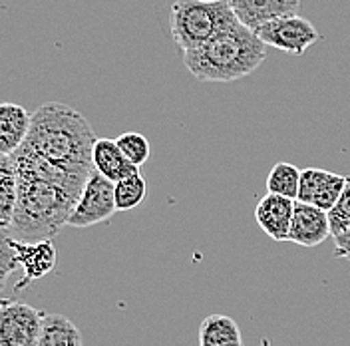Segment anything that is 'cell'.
<instances>
[{"mask_svg": "<svg viewBox=\"0 0 350 346\" xmlns=\"http://www.w3.org/2000/svg\"><path fill=\"white\" fill-rule=\"evenodd\" d=\"M96 142L94 128L78 109L62 102H48L32 114L28 137L18 152L88 179L94 170Z\"/></svg>", "mask_w": 350, "mask_h": 346, "instance_id": "cell-1", "label": "cell"}, {"mask_svg": "<svg viewBox=\"0 0 350 346\" xmlns=\"http://www.w3.org/2000/svg\"><path fill=\"white\" fill-rule=\"evenodd\" d=\"M18 175V201L6 235L18 241H52L70 221L80 197L12 157Z\"/></svg>", "mask_w": 350, "mask_h": 346, "instance_id": "cell-2", "label": "cell"}, {"mask_svg": "<svg viewBox=\"0 0 350 346\" xmlns=\"http://www.w3.org/2000/svg\"><path fill=\"white\" fill-rule=\"evenodd\" d=\"M267 56V44L237 22L189 52H183V64L201 82H235L253 74Z\"/></svg>", "mask_w": 350, "mask_h": 346, "instance_id": "cell-3", "label": "cell"}, {"mask_svg": "<svg viewBox=\"0 0 350 346\" xmlns=\"http://www.w3.org/2000/svg\"><path fill=\"white\" fill-rule=\"evenodd\" d=\"M170 22L175 44L181 48V52H189L233 28L239 21L229 0H175Z\"/></svg>", "mask_w": 350, "mask_h": 346, "instance_id": "cell-4", "label": "cell"}, {"mask_svg": "<svg viewBox=\"0 0 350 346\" xmlns=\"http://www.w3.org/2000/svg\"><path fill=\"white\" fill-rule=\"evenodd\" d=\"M113 213H118L113 183L102 173L92 170L84 185V191L70 215L68 227L86 229L98 223H106L113 217Z\"/></svg>", "mask_w": 350, "mask_h": 346, "instance_id": "cell-5", "label": "cell"}, {"mask_svg": "<svg viewBox=\"0 0 350 346\" xmlns=\"http://www.w3.org/2000/svg\"><path fill=\"white\" fill-rule=\"evenodd\" d=\"M46 312L26 303L2 299L0 346H36L42 334Z\"/></svg>", "mask_w": 350, "mask_h": 346, "instance_id": "cell-6", "label": "cell"}, {"mask_svg": "<svg viewBox=\"0 0 350 346\" xmlns=\"http://www.w3.org/2000/svg\"><path fill=\"white\" fill-rule=\"evenodd\" d=\"M255 34L267 46H273V48L286 52V54H293V56H303L306 50L321 38V34L312 26V22L299 16V14L267 22L261 28L255 30Z\"/></svg>", "mask_w": 350, "mask_h": 346, "instance_id": "cell-7", "label": "cell"}, {"mask_svg": "<svg viewBox=\"0 0 350 346\" xmlns=\"http://www.w3.org/2000/svg\"><path fill=\"white\" fill-rule=\"evenodd\" d=\"M14 259L22 267L24 277L14 284V291H22L34 281H40L56 267V247L52 241H18L10 237Z\"/></svg>", "mask_w": 350, "mask_h": 346, "instance_id": "cell-8", "label": "cell"}, {"mask_svg": "<svg viewBox=\"0 0 350 346\" xmlns=\"http://www.w3.org/2000/svg\"><path fill=\"white\" fill-rule=\"evenodd\" d=\"M345 185H347L345 175L327 172L321 168H306L301 175V189L297 201L314 205L328 213L345 191Z\"/></svg>", "mask_w": 350, "mask_h": 346, "instance_id": "cell-9", "label": "cell"}, {"mask_svg": "<svg viewBox=\"0 0 350 346\" xmlns=\"http://www.w3.org/2000/svg\"><path fill=\"white\" fill-rule=\"evenodd\" d=\"M328 237H332V233H330V221H328L327 211L314 205L295 201V213H293L288 241L301 247H317L325 243Z\"/></svg>", "mask_w": 350, "mask_h": 346, "instance_id": "cell-10", "label": "cell"}, {"mask_svg": "<svg viewBox=\"0 0 350 346\" xmlns=\"http://www.w3.org/2000/svg\"><path fill=\"white\" fill-rule=\"evenodd\" d=\"M301 2L303 0H229L237 21L253 32L267 22L295 16Z\"/></svg>", "mask_w": 350, "mask_h": 346, "instance_id": "cell-11", "label": "cell"}, {"mask_svg": "<svg viewBox=\"0 0 350 346\" xmlns=\"http://www.w3.org/2000/svg\"><path fill=\"white\" fill-rule=\"evenodd\" d=\"M293 213H295V201L281 195L267 194L255 207V219L262 233L279 243L288 241Z\"/></svg>", "mask_w": 350, "mask_h": 346, "instance_id": "cell-12", "label": "cell"}, {"mask_svg": "<svg viewBox=\"0 0 350 346\" xmlns=\"http://www.w3.org/2000/svg\"><path fill=\"white\" fill-rule=\"evenodd\" d=\"M32 126V114L12 104L2 102L0 104V153L12 155L21 150L28 137V131Z\"/></svg>", "mask_w": 350, "mask_h": 346, "instance_id": "cell-13", "label": "cell"}, {"mask_svg": "<svg viewBox=\"0 0 350 346\" xmlns=\"http://www.w3.org/2000/svg\"><path fill=\"white\" fill-rule=\"evenodd\" d=\"M92 165L98 173H102L111 183H118L130 175L139 173V168H135L130 159L120 150L116 139L102 137L96 142L92 152Z\"/></svg>", "mask_w": 350, "mask_h": 346, "instance_id": "cell-14", "label": "cell"}, {"mask_svg": "<svg viewBox=\"0 0 350 346\" xmlns=\"http://www.w3.org/2000/svg\"><path fill=\"white\" fill-rule=\"evenodd\" d=\"M199 346H243L239 325L227 315H209L199 326Z\"/></svg>", "mask_w": 350, "mask_h": 346, "instance_id": "cell-15", "label": "cell"}, {"mask_svg": "<svg viewBox=\"0 0 350 346\" xmlns=\"http://www.w3.org/2000/svg\"><path fill=\"white\" fill-rule=\"evenodd\" d=\"M18 201V175L12 155L0 157V225L6 233Z\"/></svg>", "mask_w": 350, "mask_h": 346, "instance_id": "cell-16", "label": "cell"}, {"mask_svg": "<svg viewBox=\"0 0 350 346\" xmlns=\"http://www.w3.org/2000/svg\"><path fill=\"white\" fill-rule=\"evenodd\" d=\"M36 346H82V334L68 317L46 312L42 334Z\"/></svg>", "mask_w": 350, "mask_h": 346, "instance_id": "cell-17", "label": "cell"}, {"mask_svg": "<svg viewBox=\"0 0 350 346\" xmlns=\"http://www.w3.org/2000/svg\"><path fill=\"white\" fill-rule=\"evenodd\" d=\"M301 175L303 172L286 161H279L273 165V170L267 175V194L281 195L286 199L297 201L299 199V189H301Z\"/></svg>", "mask_w": 350, "mask_h": 346, "instance_id": "cell-18", "label": "cell"}, {"mask_svg": "<svg viewBox=\"0 0 350 346\" xmlns=\"http://www.w3.org/2000/svg\"><path fill=\"white\" fill-rule=\"evenodd\" d=\"M113 194H116L118 213L131 211V209L139 207L146 201V195H148L146 177L142 173H135V175H130V177L113 183Z\"/></svg>", "mask_w": 350, "mask_h": 346, "instance_id": "cell-19", "label": "cell"}, {"mask_svg": "<svg viewBox=\"0 0 350 346\" xmlns=\"http://www.w3.org/2000/svg\"><path fill=\"white\" fill-rule=\"evenodd\" d=\"M116 142H118V146L124 152V155L130 159L135 168H142L150 159L152 148H150V142H148V137L144 133H139V131H124Z\"/></svg>", "mask_w": 350, "mask_h": 346, "instance_id": "cell-20", "label": "cell"}, {"mask_svg": "<svg viewBox=\"0 0 350 346\" xmlns=\"http://www.w3.org/2000/svg\"><path fill=\"white\" fill-rule=\"evenodd\" d=\"M328 221H330V233L332 237L345 233L350 229V175L347 177L345 191L338 197L336 205L328 211Z\"/></svg>", "mask_w": 350, "mask_h": 346, "instance_id": "cell-21", "label": "cell"}, {"mask_svg": "<svg viewBox=\"0 0 350 346\" xmlns=\"http://www.w3.org/2000/svg\"><path fill=\"white\" fill-rule=\"evenodd\" d=\"M18 263L14 259V251L10 245V235L4 233L2 243H0V287H4L6 279L10 277L12 271H16Z\"/></svg>", "mask_w": 350, "mask_h": 346, "instance_id": "cell-22", "label": "cell"}, {"mask_svg": "<svg viewBox=\"0 0 350 346\" xmlns=\"http://www.w3.org/2000/svg\"><path fill=\"white\" fill-rule=\"evenodd\" d=\"M332 239H334V257L350 261V229Z\"/></svg>", "mask_w": 350, "mask_h": 346, "instance_id": "cell-23", "label": "cell"}, {"mask_svg": "<svg viewBox=\"0 0 350 346\" xmlns=\"http://www.w3.org/2000/svg\"><path fill=\"white\" fill-rule=\"evenodd\" d=\"M203 2H219V0H203Z\"/></svg>", "mask_w": 350, "mask_h": 346, "instance_id": "cell-24", "label": "cell"}]
</instances>
